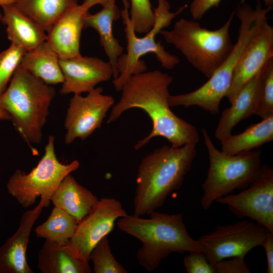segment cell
<instances>
[{"instance_id":"obj_1","label":"cell","mask_w":273,"mask_h":273,"mask_svg":"<svg viewBox=\"0 0 273 273\" xmlns=\"http://www.w3.org/2000/svg\"><path fill=\"white\" fill-rule=\"evenodd\" d=\"M172 76L160 70L144 71L132 75L124 84L119 100L114 104L107 123L117 120L126 111L138 108L150 117V133L134 146L139 150L156 137L166 139L173 147L197 144L200 140L196 127L176 115L169 103V87Z\"/></svg>"},{"instance_id":"obj_2","label":"cell","mask_w":273,"mask_h":273,"mask_svg":"<svg viewBox=\"0 0 273 273\" xmlns=\"http://www.w3.org/2000/svg\"><path fill=\"white\" fill-rule=\"evenodd\" d=\"M197 155L196 144L164 145L144 157L139 165L133 198L135 215L150 214L179 190Z\"/></svg>"},{"instance_id":"obj_3","label":"cell","mask_w":273,"mask_h":273,"mask_svg":"<svg viewBox=\"0 0 273 273\" xmlns=\"http://www.w3.org/2000/svg\"><path fill=\"white\" fill-rule=\"evenodd\" d=\"M150 218L134 214L117 219L121 231L140 240L142 246L137 251L139 264L152 272L172 253L201 252L197 240L189 235L181 213L167 214L153 211Z\"/></svg>"},{"instance_id":"obj_4","label":"cell","mask_w":273,"mask_h":273,"mask_svg":"<svg viewBox=\"0 0 273 273\" xmlns=\"http://www.w3.org/2000/svg\"><path fill=\"white\" fill-rule=\"evenodd\" d=\"M55 95L51 85L19 66L0 96V107L8 113L15 129L25 142L39 144Z\"/></svg>"},{"instance_id":"obj_5","label":"cell","mask_w":273,"mask_h":273,"mask_svg":"<svg viewBox=\"0 0 273 273\" xmlns=\"http://www.w3.org/2000/svg\"><path fill=\"white\" fill-rule=\"evenodd\" d=\"M235 10L220 28L209 30L194 20L181 18L170 30L160 33L173 46L197 71L209 78L231 52L234 44L230 28Z\"/></svg>"},{"instance_id":"obj_6","label":"cell","mask_w":273,"mask_h":273,"mask_svg":"<svg viewBox=\"0 0 273 273\" xmlns=\"http://www.w3.org/2000/svg\"><path fill=\"white\" fill-rule=\"evenodd\" d=\"M124 8L120 12L124 25L127 41L126 52L117 61L118 76L113 80L115 90H121L125 82L133 75L146 71L145 62L141 58L148 53H153L163 68L171 70L179 63V58L165 50L156 37L161 30L168 26L172 19L183 11L187 5L180 7L175 12H170V5L166 0H158L154 9L155 23L151 29L143 37H138L131 23L128 13V0H122Z\"/></svg>"},{"instance_id":"obj_7","label":"cell","mask_w":273,"mask_h":273,"mask_svg":"<svg viewBox=\"0 0 273 273\" xmlns=\"http://www.w3.org/2000/svg\"><path fill=\"white\" fill-rule=\"evenodd\" d=\"M207 148L209 168L202 185L201 205L208 209L216 201L236 189H244L259 174L262 166L261 150L229 154L218 150L207 130L202 129Z\"/></svg>"},{"instance_id":"obj_8","label":"cell","mask_w":273,"mask_h":273,"mask_svg":"<svg viewBox=\"0 0 273 273\" xmlns=\"http://www.w3.org/2000/svg\"><path fill=\"white\" fill-rule=\"evenodd\" d=\"M272 7L262 8L260 0H257L255 8L242 1L235 14L240 24L238 35L233 48L223 63L201 86L192 92L194 101L203 108L216 111L220 102L228 92L233 74L244 50L249 41L258 29L262 22L268 18Z\"/></svg>"},{"instance_id":"obj_9","label":"cell","mask_w":273,"mask_h":273,"mask_svg":"<svg viewBox=\"0 0 273 273\" xmlns=\"http://www.w3.org/2000/svg\"><path fill=\"white\" fill-rule=\"evenodd\" d=\"M79 165L77 160L67 164L59 161L55 150V136L50 135L44 153L36 166L28 173L16 169L7 181V191L23 208L33 205L38 196L43 200L44 207H48L63 179Z\"/></svg>"},{"instance_id":"obj_10","label":"cell","mask_w":273,"mask_h":273,"mask_svg":"<svg viewBox=\"0 0 273 273\" xmlns=\"http://www.w3.org/2000/svg\"><path fill=\"white\" fill-rule=\"evenodd\" d=\"M268 232L256 222L242 220L217 225L197 241L201 252L213 265L228 258L245 257L254 248L261 246Z\"/></svg>"},{"instance_id":"obj_11","label":"cell","mask_w":273,"mask_h":273,"mask_svg":"<svg viewBox=\"0 0 273 273\" xmlns=\"http://www.w3.org/2000/svg\"><path fill=\"white\" fill-rule=\"evenodd\" d=\"M238 217L249 218L273 233V170L262 165L257 177L247 187L216 201Z\"/></svg>"},{"instance_id":"obj_12","label":"cell","mask_w":273,"mask_h":273,"mask_svg":"<svg viewBox=\"0 0 273 273\" xmlns=\"http://www.w3.org/2000/svg\"><path fill=\"white\" fill-rule=\"evenodd\" d=\"M114 104V98L103 94L101 87L95 88L85 96L73 95L65 119V143L69 145L77 139L84 140L92 135L101 127Z\"/></svg>"},{"instance_id":"obj_13","label":"cell","mask_w":273,"mask_h":273,"mask_svg":"<svg viewBox=\"0 0 273 273\" xmlns=\"http://www.w3.org/2000/svg\"><path fill=\"white\" fill-rule=\"evenodd\" d=\"M121 203L114 198L100 199L92 210L78 222L68 243L87 261L96 245L113 230L120 217L127 215Z\"/></svg>"},{"instance_id":"obj_14","label":"cell","mask_w":273,"mask_h":273,"mask_svg":"<svg viewBox=\"0 0 273 273\" xmlns=\"http://www.w3.org/2000/svg\"><path fill=\"white\" fill-rule=\"evenodd\" d=\"M266 18L252 36L240 57L225 96L231 103L241 88L273 57V27Z\"/></svg>"},{"instance_id":"obj_15","label":"cell","mask_w":273,"mask_h":273,"mask_svg":"<svg viewBox=\"0 0 273 273\" xmlns=\"http://www.w3.org/2000/svg\"><path fill=\"white\" fill-rule=\"evenodd\" d=\"M59 63L64 77L60 89L61 95L89 93L98 84L108 81L113 77L110 63L97 57L80 55L60 59Z\"/></svg>"},{"instance_id":"obj_16","label":"cell","mask_w":273,"mask_h":273,"mask_svg":"<svg viewBox=\"0 0 273 273\" xmlns=\"http://www.w3.org/2000/svg\"><path fill=\"white\" fill-rule=\"evenodd\" d=\"M44 207L43 200L24 212L16 232L0 247V273H33L26 258L29 238L33 226Z\"/></svg>"},{"instance_id":"obj_17","label":"cell","mask_w":273,"mask_h":273,"mask_svg":"<svg viewBox=\"0 0 273 273\" xmlns=\"http://www.w3.org/2000/svg\"><path fill=\"white\" fill-rule=\"evenodd\" d=\"M88 12L81 4H78L65 13L47 31L46 41L60 59L81 55L80 37Z\"/></svg>"},{"instance_id":"obj_18","label":"cell","mask_w":273,"mask_h":273,"mask_svg":"<svg viewBox=\"0 0 273 273\" xmlns=\"http://www.w3.org/2000/svg\"><path fill=\"white\" fill-rule=\"evenodd\" d=\"M261 71L241 88L230 107L222 112L215 131L219 141L232 134L234 127L241 121L255 115L261 96Z\"/></svg>"},{"instance_id":"obj_19","label":"cell","mask_w":273,"mask_h":273,"mask_svg":"<svg viewBox=\"0 0 273 273\" xmlns=\"http://www.w3.org/2000/svg\"><path fill=\"white\" fill-rule=\"evenodd\" d=\"M116 0H110L100 11L86 14L83 21V29L92 28L100 36V42L109 59L113 72V79L118 76L117 61L123 54V48L114 37L113 24L121 16Z\"/></svg>"},{"instance_id":"obj_20","label":"cell","mask_w":273,"mask_h":273,"mask_svg":"<svg viewBox=\"0 0 273 273\" xmlns=\"http://www.w3.org/2000/svg\"><path fill=\"white\" fill-rule=\"evenodd\" d=\"M41 273H90L88 261L68 243L59 244L46 240L37 255Z\"/></svg>"},{"instance_id":"obj_21","label":"cell","mask_w":273,"mask_h":273,"mask_svg":"<svg viewBox=\"0 0 273 273\" xmlns=\"http://www.w3.org/2000/svg\"><path fill=\"white\" fill-rule=\"evenodd\" d=\"M1 21L6 26L8 38L26 52L47 40L44 30L14 4L3 6Z\"/></svg>"},{"instance_id":"obj_22","label":"cell","mask_w":273,"mask_h":273,"mask_svg":"<svg viewBox=\"0 0 273 273\" xmlns=\"http://www.w3.org/2000/svg\"><path fill=\"white\" fill-rule=\"evenodd\" d=\"M99 199L79 184L70 174L61 181L51 202L74 217L79 222L92 210Z\"/></svg>"},{"instance_id":"obj_23","label":"cell","mask_w":273,"mask_h":273,"mask_svg":"<svg viewBox=\"0 0 273 273\" xmlns=\"http://www.w3.org/2000/svg\"><path fill=\"white\" fill-rule=\"evenodd\" d=\"M60 58L46 41L24 54L19 66L49 85L62 83Z\"/></svg>"},{"instance_id":"obj_24","label":"cell","mask_w":273,"mask_h":273,"mask_svg":"<svg viewBox=\"0 0 273 273\" xmlns=\"http://www.w3.org/2000/svg\"><path fill=\"white\" fill-rule=\"evenodd\" d=\"M273 140V116L253 124L245 131L231 134L221 141V150L229 154H236L257 148Z\"/></svg>"},{"instance_id":"obj_25","label":"cell","mask_w":273,"mask_h":273,"mask_svg":"<svg viewBox=\"0 0 273 273\" xmlns=\"http://www.w3.org/2000/svg\"><path fill=\"white\" fill-rule=\"evenodd\" d=\"M79 0H15L14 5L47 32Z\"/></svg>"},{"instance_id":"obj_26","label":"cell","mask_w":273,"mask_h":273,"mask_svg":"<svg viewBox=\"0 0 273 273\" xmlns=\"http://www.w3.org/2000/svg\"><path fill=\"white\" fill-rule=\"evenodd\" d=\"M78 223L74 217L54 206L48 219L35 229V233L37 237L66 244L73 237Z\"/></svg>"},{"instance_id":"obj_27","label":"cell","mask_w":273,"mask_h":273,"mask_svg":"<svg viewBox=\"0 0 273 273\" xmlns=\"http://www.w3.org/2000/svg\"><path fill=\"white\" fill-rule=\"evenodd\" d=\"M95 273H127V270L113 256L108 236L102 239L93 248L89 256Z\"/></svg>"},{"instance_id":"obj_28","label":"cell","mask_w":273,"mask_h":273,"mask_svg":"<svg viewBox=\"0 0 273 273\" xmlns=\"http://www.w3.org/2000/svg\"><path fill=\"white\" fill-rule=\"evenodd\" d=\"M25 52L20 47L11 43L0 53V96L7 89Z\"/></svg>"},{"instance_id":"obj_29","label":"cell","mask_w":273,"mask_h":273,"mask_svg":"<svg viewBox=\"0 0 273 273\" xmlns=\"http://www.w3.org/2000/svg\"><path fill=\"white\" fill-rule=\"evenodd\" d=\"M261 96L255 115L262 119L273 116V57L262 68Z\"/></svg>"},{"instance_id":"obj_30","label":"cell","mask_w":273,"mask_h":273,"mask_svg":"<svg viewBox=\"0 0 273 273\" xmlns=\"http://www.w3.org/2000/svg\"><path fill=\"white\" fill-rule=\"evenodd\" d=\"M130 19L136 33L146 34L155 23L154 9L150 0H130Z\"/></svg>"},{"instance_id":"obj_31","label":"cell","mask_w":273,"mask_h":273,"mask_svg":"<svg viewBox=\"0 0 273 273\" xmlns=\"http://www.w3.org/2000/svg\"><path fill=\"white\" fill-rule=\"evenodd\" d=\"M188 273H215L213 265L201 252H191L184 258Z\"/></svg>"},{"instance_id":"obj_32","label":"cell","mask_w":273,"mask_h":273,"mask_svg":"<svg viewBox=\"0 0 273 273\" xmlns=\"http://www.w3.org/2000/svg\"><path fill=\"white\" fill-rule=\"evenodd\" d=\"M244 258L235 256L217 261L212 265L215 273H250Z\"/></svg>"},{"instance_id":"obj_33","label":"cell","mask_w":273,"mask_h":273,"mask_svg":"<svg viewBox=\"0 0 273 273\" xmlns=\"http://www.w3.org/2000/svg\"><path fill=\"white\" fill-rule=\"evenodd\" d=\"M221 0H193L190 12L194 20H200L211 9L218 7Z\"/></svg>"},{"instance_id":"obj_34","label":"cell","mask_w":273,"mask_h":273,"mask_svg":"<svg viewBox=\"0 0 273 273\" xmlns=\"http://www.w3.org/2000/svg\"><path fill=\"white\" fill-rule=\"evenodd\" d=\"M264 248L267 263V273L273 272V233L268 232L261 245Z\"/></svg>"},{"instance_id":"obj_35","label":"cell","mask_w":273,"mask_h":273,"mask_svg":"<svg viewBox=\"0 0 273 273\" xmlns=\"http://www.w3.org/2000/svg\"><path fill=\"white\" fill-rule=\"evenodd\" d=\"M110 0H84L81 5L86 10H89L90 8L96 5H100L104 7L106 5Z\"/></svg>"},{"instance_id":"obj_36","label":"cell","mask_w":273,"mask_h":273,"mask_svg":"<svg viewBox=\"0 0 273 273\" xmlns=\"http://www.w3.org/2000/svg\"><path fill=\"white\" fill-rule=\"evenodd\" d=\"M0 120H10V116L8 113L0 107Z\"/></svg>"},{"instance_id":"obj_37","label":"cell","mask_w":273,"mask_h":273,"mask_svg":"<svg viewBox=\"0 0 273 273\" xmlns=\"http://www.w3.org/2000/svg\"><path fill=\"white\" fill-rule=\"evenodd\" d=\"M15 0H0V6H3L14 4Z\"/></svg>"},{"instance_id":"obj_38","label":"cell","mask_w":273,"mask_h":273,"mask_svg":"<svg viewBox=\"0 0 273 273\" xmlns=\"http://www.w3.org/2000/svg\"><path fill=\"white\" fill-rule=\"evenodd\" d=\"M265 7H273V0H263Z\"/></svg>"},{"instance_id":"obj_39","label":"cell","mask_w":273,"mask_h":273,"mask_svg":"<svg viewBox=\"0 0 273 273\" xmlns=\"http://www.w3.org/2000/svg\"><path fill=\"white\" fill-rule=\"evenodd\" d=\"M2 13H1L0 12V21H1V18H2Z\"/></svg>"}]
</instances>
